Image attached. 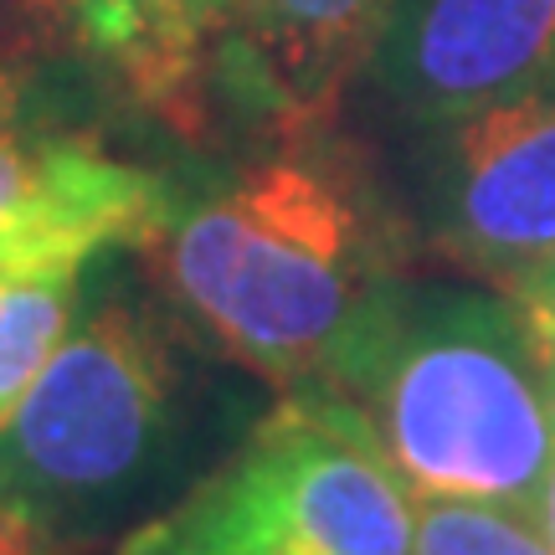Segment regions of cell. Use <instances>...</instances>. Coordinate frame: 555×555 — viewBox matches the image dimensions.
Listing matches in <instances>:
<instances>
[{"label":"cell","instance_id":"cell-1","mask_svg":"<svg viewBox=\"0 0 555 555\" xmlns=\"http://www.w3.org/2000/svg\"><path fill=\"white\" fill-rule=\"evenodd\" d=\"M139 253L211 350L304 391L401 278V217L345 144L304 129L176 196Z\"/></svg>","mask_w":555,"mask_h":555},{"label":"cell","instance_id":"cell-2","mask_svg":"<svg viewBox=\"0 0 555 555\" xmlns=\"http://www.w3.org/2000/svg\"><path fill=\"white\" fill-rule=\"evenodd\" d=\"M304 391L356 416L412 499H489L535 515L555 422L545 360L509 294L401 273Z\"/></svg>","mask_w":555,"mask_h":555},{"label":"cell","instance_id":"cell-3","mask_svg":"<svg viewBox=\"0 0 555 555\" xmlns=\"http://www.w3.org/2000/svg\"><path fill=\"white\" fill-rule=\"evenodd\" d=\"M201 433L206 380L180 324L108 273L0 427V504L52 545L114 535L176 489Z\"/></svg>","mask_w":555,"mask_h":555},{"label":"cell","instance_id":"cell-4","mask_svg":"<svg viewBox=\"0 0 555 555\" xmlns=\"http://www.w3.org/2000/svg\"><path fill=\"white\" fill-rule=\"evenodd\" d=\"M416 499L319 391H283L232 457L170 509L119 540V555H412Z\"/></svg>","mask_w":555,"mask_h":555},{"label":"cell","instance_id":"cell-5","mask_svg":"<svg viewBox=\"0 0 555 555\" xmlns=\"http://www.w3.org/2000/svg\"><path fill=\"white\" fill-rule=\"evenodd\" d=\"M412 134V221L437 258L509 294L555 253V73Z\"/></svg>","mask_w":555,"mask_h":555},{"label":"cell","instance_id":"cell-6","mask_svg":"<svg viewBox=\"0 0 555 555\" xmlns=\"http://www.w3.org/2000/svg\"><path fill=\"white\" fill-rule=\"evenodd\" d=\"M176 185L93 134H0V278L88 273L155 237Z\"/></svg>","mask_w":555,"mask_h":555},{"label":"cell","instance_id":"cell-7","mask_svg":"<svg viewBox=\"0 0 555 555\" xmlns=\"http://www.w3.org/2000/svg\"><path fill=\"white\" fill-rule=\"evenodd\" d=\"M555 73V0H391L360 82L422 129Z\"/></svg>","mask_w":555,"mask_h":555},{"label":"cell","instance_id":"cell-8","mask_svg":"<svg viewBox=\"0 0 555 555\" xmlns=\"http://www.w3.org/2000/svg\"><path fill=\"white\" fill-rule=\"evenodd\" d=\"M31 37L62 47L129 103L196 134L237 0H11Z\"/></svg>","mask_w":555,"mask_h":555},{"label":"cell","instance_id":"cell-9","mask_svg":"<svg viewBox=\"0 0 555 555\" xmlns=\"http://www.w3.org/2000/svg\"><path fill=\"white\" fill-rule=\"evenodd\" d=\"M391 0H237L217 82L273 134L330 129Z\"/></svg>","mask_w":555,"mask_h":555},{"label":"cell","instance_id":"cell-10","mask_svg":"<svg viewBox=\"0 0 555 555\" xmlns=\"http://www.w3.org/2000/svg\"><path fill=\"white\" fill-rule=\"evenodd\" d=\"M82 304V273L0 278V427L16 416Z\"/></svg>","mask_w":555,"mask_h":555},{"label":"cell","instance_id":"cell-11","mask_svg":"<svg viewBox=\"0 0 555 555\" xmlns=\"http://www.w3.org/2000/svg\"><path fill=\"white\" fill-rule=\"evenodd\" d=\"M412 555H555L535 515L489 499H416Z\"/></svg>","mask_w":555,"mask_h":555},{"label":"cell","instance_id":"cell-12","mask_svg":"<svg viewBox=\"0 0 555 555\" xmlns=\"http://www.w3.org/2000/svg\"><path fill=\"white\" fill-rule=\"evenodd\" d=\"M509 298H515L519 319H525V330L535 339L540 360H555V253L519 278L509 288Z\"/></svg>","mask_w":555,"mask_h":555},{"label":"cell","instance_id":"cell-13","mask_svg":"<svg viewBox=\"0 0 555 555\" xmlns=\"http://www.w3.org/2000/svg\"><path fill=\"white\" fill-rule=\"evenodd\" d=\"M31 73L26 67H16V62L0 57V134H16V129H31L26 124V114H31Z\"/></svg>","mask_w":555,"mask_h":555},{"label":"cell","instance_id":"cell-14","mask_svg":"<svg viewBox=\"0 0 555 555\" xmlns=\"http://www.w3.org/2000/svg\"><path fill=\"white\" fill-rule=\"evenodd\" d=\"M52 551L57 545L41 535L37 525H26L11 504H0V555H52Z\"/></svg>","mask_w":555,"mask_h":555},{"label":"cell","instance_id":"cell-15","mask_svg":"<svg viewBox=\"0 0 555 555\" xmlns=\"http://www.w3.org/2000/svg\"><path fill=\"white\" fill-rule=\"evenodd\" d=\"M535 525L545 530V540H551V551H555V463H551V478H545V489H540Z\"/></svg>","mask_w":555,"mask_h":555},{"label":"cell","instance_id":"cell-16","mask_svg":"<svg viewBox=\"0 0 555 555\" xmlns=\"http://www.w3.org/2000/svg\"><path fill=\"white\" fill-rule=\"evenodd\" d=\"M545 401H551V422H555V360H545Z\"/></svg>","mask_w":555,"mask_h":555}]
</instances>
